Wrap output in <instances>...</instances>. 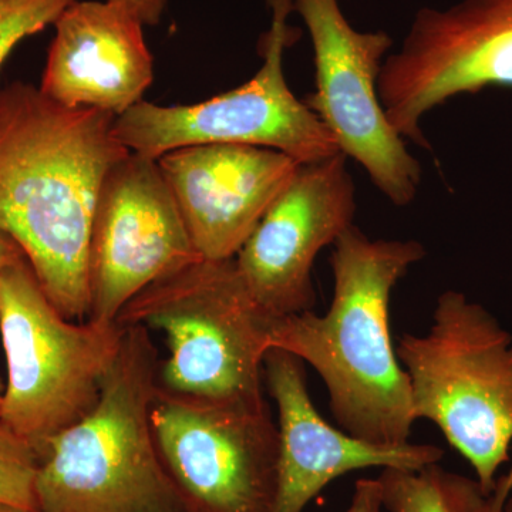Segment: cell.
I'll return each mask as SVG.
<instances>
[{
  "mask_svg": "<svg viewBox=\"0 0 512 512\" xmlns=\"http://www.w3.org/2000/svg\"><path fill=\"white\" fill-rule=\"evenodd\" d=\"M114 120L62 106L32 84L0 89V232L67 319L89 318L94 211L107 174L130 154Z\"/></svg>",
  "mask_w": 512,
  "mask_h": 512,
  "instance_id": "cell-1",
  "label": "cell"
},
{
  "mask_svg": "<svg viewBox=\"0 0 512 512\" xmlns=\"http://www.w3.org/2000/svg\"><path fill=\"white\" fill-rule=\"evenodd\" d=\"M424 256L414 239H370L352 225L333 244L329 311L272 318L269 325V349L292 353L322 377L339 426L380 446L410 443L416 421L409 377L393 345L390 299Z\"/></svg>",
  "mask_w": 512,
  "mask_h": 512,
  "instance_id": "cell-2",
  "label": "cell"
},
{
  "mask_svg": "<svg viewBox=\"0 0 512 512\" xmlns=\"http://www.w3.org/2000/svg\"><path fill=\"white\" fill-rule=\"evenodd\" d=\"M160 366L150 330L124 328L99 400L50 440L40 457V512L187 510L165 470L151 424Z\"/></svg>",
  "mask_w": 512,
  "mask_h": 512,
  "instance_id": "cell-3",
  "label": "cell"
},
{
  "mask_svg": "<svg viewBox=\"0 0 512 512\" xmlns=\"http://www.w3.org/2000/svg\"><path fill=\"white\" fill-rule=\"evenodd\" d=\"M271 320L249 293L235 258H202L147 286L116 322L163 333L168 359L158 382L165 389L264 406Z\"/></svg>",
  "mask_w": 512,
  "mask_h": 512,
  "instance_id": "cell-4",
  "label": "cell"
},
{
  "mask_svg": "<svg viewBox=\"0 0 512 512\" xmlns=\"http://www.w3.org/2000/svg\"><path fill=\"white\" fill-rule=\"evenodd\" d=\"M414 420H430L476 471L485 497L512 444V336L464 293L437 299L423 336L399 340Z\"/></svg>",
  "mask_w": 512,
  "mask_h": 512,
  "instance_id": "cell-5",
  "label": "cell"
},
{
  "mask_svg": "<svg viewBox=\"0 0 512 512\" xmlns=\"http://www.w3.org/2000/svg\"><path fill=\"white\" fill-rule=\"evenodd\" d=\"M0 336L8 383L0 421L42 457L99 400L119 356V323L64 318L22 258L0 269Z\"/></svg>",
  "mask_w": 512,
  "mask_h": 512,
  "instance_id": "cell-6",
  "label": "cell"
},
{
  "mask_svg": "<svg viewBox=\"0 0 512 512\" xmlns=\"http://www.w3.org/2000/svg\"><path fill=\"white\" fill-rule=\"evenodd\" d=\"M271 26L259 40L262 66L251 80L187 106L141 101L114 120V134L131 153L158 160L195 144H247L281 151L299 164L340 153L335 140L286 82L284 59L301 30L289 25L292 0H266Z\"/></svg>",
  "mask_w": 512,
  "mask_h": 512,
  "instance_id": "cell-7",
  "label": "cell"
},
{
  "mask_svg": "<svg viewBox=\"0 0 512 512\" xmlns=\"http://www.w3.org/2000/svg\"><path fill=\"white\" fill-rule=\"evenodd\" d=\"M151 424L188 511L275 512L279 436L268 404L185 396L158 382Z\"/></svg>",
  "mask_w": 512,
  "mask_h": 512,
  "instance_id": "cell-8",
  "label": "cell"
},
{
  "mask_svg": "<svg viewBox=\"0 0 512 512\" xmlns=\"http://www.w3.org/2000/svg\"><path fill=\"white\" fill-rule=\"evenodd\" d=\"M313 47L315 90L305 104L335 140L340 153L357 161L384 197L397 207L416 198L421 165L392 127L379 96V79L393 39L384 30L360 32L339 0H292Z\"/></svg>",
  "mask_w": 512,
  "mask_h": 512,
  "instance_id": "cell-9",
  "label": "cell"
},
{
  "mask_svg": "<svg viewBox=\"0 0 512 512\" xmlns=\"http://www.w3.org/2000/svg\"><path fill=\"white\" fill-rule=\"evenodd\" d=\"M512 87V0L421 8L384 60L379 96L394 130L429 150L424 117L461 94Z\"/></svg>",
  "mask_w": 512,
  "mask_h": 512,
  "instance_id": "cell-10",
  "label": "cell"
},
{
  "mask_svg": "<svg viewBox=\"0 0 512 512\" xmlns=\"http://www.w3.org/2000/svg\"><path fill=\"white\" fill-rule=\"evenodd\" d=\"M202 259L157 160L127 154L101 185L89 252V320L114 323L147 286Z\"/></svg>",
  "mask_w": 512,
  "mask_h": 512,
  "instance_id": "cell-11",
  "label": "cell"
},
{
  "mask_svg": "<svg viewBox=\"0 0 512 512\" xmlns=\"http://www.w3.org/2000/svg\"><path fill=\"white\" fill-rule=\"evenodd\" d=\"M356 207L345 154L299 165L235 255L239 274L266 315L312 311L316 256L352 227Z\"/></svg>",
  "mask_w": 512,
  "mask_h": 512,
  "instance_id": "cell-12",
  "label": "cell"
},
{
  "mask_svg": "<svg viewBox=\"0 0 512 512\" xmlns=\"http://www.w3.org/2000/svg\"><path fill=\"white\" fill-rule=\"evenodd\" d=\"M198 254L235 258L272 202L298 170V161L272 148L195 144L157 160Z\"/></svg>",
  "mask_w": 512,
  "mask_h": 512,
  "instance_id": "cell-13",
  "label": "cell"
},
{
  "mask_svg": "<svg viewBox=\"0 0 512 512\" xmlns=\"http://www.w3.org/2000/svg\"><path fill=\"white\" fill-rule=\"evenodd\" d=\"M305 363L282 349H269L265 384L278 409V488L275 512H303L336 478L365 468L420 470L444 453L433 444L380 446L330 426L313 406Z\"/></svg>",
  "mask_w": 512,
  "mask_h": 512,
  "instance_id": "cell-14",
  "label": "cell"
},
{
  "mask_svg": "<svg viewBox=\"0 0 512 512\" xmlns=\"http://www.w3.org/2000/svg\"><path fill=\"white\" fill-rule=\"evenodd\" d=\"M144 23L119 3H72L56 20L40 92L72 109L119 117L154 80Z\"/></svg>",
  "mask_w": 512,
  "mask_h": 512,
  "instance_id": "cell-15",
  "label": "cell"
},
{
  "mask_svg": "<svg viewBox=\"0 0 512 512\" xmlns=\"http://www.w3.org/2000/svg\"><path fill=\"white\" fill-rule=\"evenodd\" d=\"M389 512H481L485 495L477 480L429 464L420 470L383 468L377 478Z\"/></svg>",
  "mask_w": 512,
  "mask_h": 512,
  "instance_id": "cell-16",
  "label": "cell"
},
{
  "mask_svg": "<svg viewBox=\"0 0 512 512\" xmlns=\"http://www.w3.org/2000/svg\"><path fill=\"white\" fill-rule=\"evenodd\" d=\"M37 468L39 456L33 447L0 421V503L39 511Z\"/></svg>",
  "mask_w": 512,
  "mask_h": 512,
  "instance_id": "cell-17",
  "label": "cell"
},
{
  "mask_svg": "<svg viewBox=\"0 0 512 512\" xmlns=\"http://www.w3.org/2000/svg\"><path fill=\"white\" fill-rule=\"evenodd\" d=\"M76 0H0V67L26 37L42 32Z\"/></svg>",
  "mask_w": 512,
  "mask_h": 512,
  "instance_id": "cell-18",
  "label": "cell"
},
{
  "mask_svg": "<svg viewBox=\"0 0 512 512\" xmlns=\"http://www.w3.org/2000/svg\"><path fill=\"white\" fill-rule=\"evenodd\" d=\"M382 491L379 481L363 478L357 481L355 493L346 512H382Z\"/></svg>",
  "mask_w": 512,
  "mask_h": 512,
  "instance_id": "cell-19",
  "label": "cell"
},
{
  "mask_svg": "<svg viewBox=\"0 0 512 512\" xmlns=\"http://www.w3.org/2000/svg\"><path fill=\"white\" fill-rule=\"evenodd\" d=\"M130 9L146 26H156L163 18L168 0H107Z\"/></svg>",
  "mask_w": 512,
  "mask_h": 512,
  "instance_id": "cell-20",
  "label": "cell"
},
{
  "mask_svg": "<svg viewBox=\"0 0 512 512\" xmlns=\"http://www.w3.org/2000/svg\"><path fill=\"white\" fill-rule=\"evenodd\" d=\"M512 494V467L504 476L497 478L494 490L485 497L481 512H504L505 504Z\"/></svg>",
  "mask_w": 512,
  "mask_h": 512,
  "instance_id": "cell-21",
  "label": "cell"
},
{
  "mask_svg": "<svg viewBox=\"0 0 512 512\" xmlns=\"http://www.w3.org/2000/svg\"><path fill=\"white\" fill-rule=\"evenodd\" d=\"M22 258H26V256L23 254L22 249L19 248V245L12 238H9L8 235L0 232V269Z\"/></svg>",
  "mask_w": 512,
  "mask_h": 512,
  "instance_id": "cell-22",
  "label": "cell"
},
{
  "mask_svg": "<svg viewBox=\"0 0 512 512\" xmlns=\"http://www.w3.org/2000/svg\"><path fill=\"white\" fill-rule=\"evenodd\" d=\"M0 512H40V511L23 510V508L15 507V505L0 503Z\"/></svg>",
  "mask_w": 512,
  "mask_h": 512,
  "instance_id": "cell-23",
  "label": "cell"
},
{
  "mask_svg": "<svg viewBox=\"0 0 512 512\" xmlns=\"http://www.w3.org/2000/svg\"><path fill=\"white\" fill-rule=\"evenodd\" d=\"M504 512H512V495L508 498L507 504H505Z\"/></svg>",
  "mask_w": 512,
  "mask_h": 512,
  "instance_id": "cell-24",
  "label": "cell"
},
{
  "mask_svg": "<svg viewBox=\"0 0 512 512\" xmlns=\"http://www.w3.org/2000/svg\"><path fill=\"white\" fill-rule=\"evenodd\" d=\"M3 393H5V386H3L2 380H0V404H2Z\"/></svg>",
  "mask_w": 512,
  "mask_h": 512,
  "instance_id": "cell-25",
  "label": "cell"
},
{
  "mask_svg": "<svg viewBox=\"0 0 512 512\" xmlns=\"http://www.w3.org/2000/svg\"><path fill=\"white\" fill-rule=\"evenodd\" d=\"M178 512H191V511H188V510H183V511H178Z\"/></svg>",
  "mask_w": 512,
  "mask_h": 512,
  "instance_id": "cell-26",
  "label": "cell"
}]
</instances>
